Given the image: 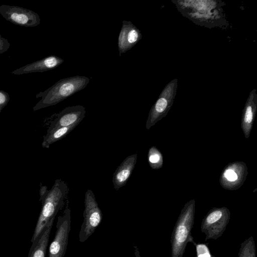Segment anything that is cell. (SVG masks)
<instances>
[{
	"label": "cell",
	"mask_w": 257,
	"mask_h": 257,
	"mask_svg": "<svg viewBox=\"0 0 257 257\" xmlns=\"http://www.w3.org/2000/svg\"><path fill=\"white\" fill-rule=\"evenodd\" d=\"M68 191L66 183L60 179L55 180L50 190L46 186H41L39 192L42 209L31 240V242L38 237L51 219L55 218L58 211L63 207Z\"/></svg>",
	"instance_id": "cell-1"
},
{
	"label": "cell",
	"mask_w": 257,
	"mask_h": 257,
	"mask_svg": "<svg viewBox=\"0 0 257 257\" xmlns=\"http://www.w3.org/2000/svg\"><path fill=\"white\" fill-rule=\"evenodd\" d=\"M89 79L83 76H75L61 79L43 92L36 94L41 100L33 107L36 111L54 105L83 89L89 82Z\"/></svg>",
	"instance_id": "cell-2"
},
{
	"label": "cell",
	"mask_w": 257,
	"mask_h": 257,
	"mask_svg": "<svg viewBox=\"0 0 257 257\" xmlns=\"http://www.w3.org/2000/svg\"><path fill=\"white\" fill-rule=\"evenodd\" d=\"M194 222V203L190 202L182 210L171 237V257H183L186 246L194 240L192 230Z\"/></svg>",
	"instance_id": "cell-3"
},
{
	"label": "cell",
	"mask_w": 257,
	"mask_h": 257,
	"mask_svg": "<svg viewBox=\"0 0 257 257\" xmlns=\"http://www.w3.org/2000/svg\"><path fill=\"white\" fill-rule=\"evenodd\" d=\"M83 221L79 233V241L85 242L94 232L101 223L102 214L92 191L88 189L85 194Z\"/></svg>",
	"instance_id": "cell-4"
},
{
	"label": "cell",
	"mask_w": 257,
	"mask_h": 257,
	"mask_svg": "<svg viewBox=\"0 0 257 257\" xmlns=\"http://www.w3.org/2000/svg\"><path fill=\"white\" fill-rule=\"evenodd\" d=\"M230 220V212L226 208H213L203 218L201 231L205 241L216 240L223 234Z\"/></svg>",
	"instance_id": "cell-5"
},
{
	"label": "cell",
	"mask_w": 257,
	"mask_h": 257,
	"mask_svg": "<svg viewBox=\"0 0 257 257\" xmlns=\"http://www.w3.org/2000/svg\"><path fill=\"white\" fill-rule=\"evenodd\" d=\"M71 210L66 208L58 216L54 238L49 248V257H64L67 250L71 230Z\"/></svg>",
	"instance_id": "cell-6"
},
{
	"label": "cell",
	"mask_w": 257,
	"mask_h": 257,
	"mask_svg": "<svg viewBox=\"0 0 257 257\" xmlns=\"http://www.w3.org/2000/svg\"><path fill=\"white\" fill-rule=\"evenodd\" d=\"M0 14L7 21L16 25L33 27L40 24L39 15L29 9L16 6H0Z\"/></svg>",
	"instance_id": "cell-7"
},
{
	"label": "cell",
	"mask_w": 257,
	"mask_h": 257,
	"mask_svg": "<svg viewBox=\"0 0 257 257\" xmlns=\"http://www.w3.org/2000/svg\"><path fill=\"white\" fill-rule=\"evenodd\" d=\"M85 113V107L80 105L65 108L51 122L47 133L54 128L78 124L84 117Z\"/></svg>",
	"instance_id": "cell-8"
},
{
	"label": "cell",
	"mask_w": 257,
	"mask_h": 257,
	"mask_svg": "<svg viewBox=\"0 0 257 257\" xmlns=\"http://www.w3.org/2000/svg\"><path fill=\"white\" fill-rule=\"evenodd\" d=\"M142 37L140 31L131 21L123 20L118 38L119 56L136 45Z\"/></svg>",
	"instance_id": "cell-9"
},
{
	"label": "cell",
	"mask_w": 257,
	"mask_h": 257,
	"mask_svg": "<svg viewBox=\"0 0 257 257\" xmlns=\"http://www.w3.org/2000/svg\"><path fill=\"white\" fill-rule=\"evenodd\" d=\"M63 62L64 60L60 57L55 55H50L24 65L13 71L11 73L15 75H22L35 72H43L56 68Z\"/></svg>",
	"instance_id": "cell-10"
},
{
	"label": "cell",
	"mask_w": 257,
	"mask_h": 257,
	"mask_svg": "<svg viewBox=\"0 0 257 257\" xmlns=\"http://www.w3.org/2000/svg\"><path fill=\"white\" fill-rule=\"evenodd\" d=\"M136 154L127 157L113 173L112 183L115 190L124 186L130 178L136 164Z\"/></svg>",
	"instance_id": "cell-11"
},
{
	"label": "cell",
	"mask_w": 257,
	"mask_h": 257,
	"mask_svg": "<svg viewBox=\"0 0 257 257\" xmlns=\"http://www.w3.org/2000/svg\"><path fill=\"white\" fill-rule=\"evenodd\" d=\"M177 80H174L167 85L161 94L159 98L153 106L147 122V128H149L156 120L158 114L163 112L169 104V98L173 97L175 94V88Z\"/></svg>",
	"instance_id": "cell-12"
},
{
	"label": "cell",
	"mask_w": 257,
	"mask_h": 257,
	"mask_svg": "<svg viewBox=\"0 0 257 257\" xmlns=\"http://www.w3.org/2000/svg\"><path fill=\"white\" fill-rule=\"evenodd\" d=\"M54 219L55 218L51 219L38 237L32 242L28 257H45Z\"/></svg>",
	"instance_id": "cell-13"
},
{
	"label": "cell",
	"mask_w": 257,
	"mask_h": 257,
	"mask_svg": "<svg viewBox=\"0 0 257 257\" xmlns=\"http://www.w3.org/2000/svg\"><path fill=\"white\" fill-rule=\"evenodd\" d=\"M78 124H74L68 127H61L54 128L47 133L44 137L42 146L44 148H49L51 145L63 139L70 133Z\"/></svg>",
	"instance_id": "cell-14"
},
{
	"label": "cell",
	"mask_w": 257,
	"mask_h": 257,
	"mask_svg": "<svg viewBox=\"0 0 257 257\" xmlns=\"http://www.w3.org/2000/svg\"><path fill=\"white\" fill-rule=\"evenodd\" d=\"M238 257H256V247L252 236L247 238L240 244Z\"/></svg>",
	"instance_id": "cell-15"
},
{
	"label": "cell",
	"mask_w": 257,
	"mask_h": 257,
	"mask_svg": "<svg viewBox=\"0 0 257 257\" xmlns=\"http://www.w3.org/2000/svg\"><path fill=\"white\" fill-rule=\"evenodd\" d=\"M191 243L196 247L195 257H215L210 252L207 245L208 243H196L194 240Z\"/></svg>",
	"instance_id": "cell-16"
},
{
	"label": "cell",
	"mask_w": 257,
	"mask_h": 257,
	"mask_svg": "<svg viewBox=\"0 0 257 257\" xmlns=\"http://www.w3.org/2000/svg\"><path fill=\"white\" fill-rule=\"evenodd\" d=\"M248 104L246 107L245 112L244 114V122L246 123H250L253 118V107L252 105L250 104V99L248 101Z\"/></svg>",
	"instance_id": "cell-17"
},
{
	"label": "cell",
	"mask_w": 257,
	"mask_h": 257,
	"mask_svg": "<svg viewBox=\"0 0 257 257\" xmlns=\"http://www.w3.org/2000/svg\"><path fill=\"white\" fill-rule=\"evenodd\" d=\"M10 95L6 91L0 90V113L10 101Z\"/></svg>",
	"instance_id": "cell-18"
},
{
	"label": "cell",
	"mask_w": 257,
	"mask_h": 257,
	"mask_svg": "<svg viewBox=\"0 0 257 257\" xmlns=\"http://www.w3.org/2000/svg\"><path fill=\"white\" fill-rule=\"evenodd\" d=\"M10 46V43L7 39L3 38L0 35V54H3L8 50Z\"/></svg>",
	"instance_id": "cell-19"
},
{
	"label": "cell",
	"mask_w": 257,
	"mask_h": 257,
	"mask_svg": "<svg viewBox=\"0 0 257 257\" xmlns=\"http://www.w3.org/2000/svg\"><path fill=\"white\" fill-rule=\"evenodd\" d=\"M160 156L154 151V150L151 149L149 153V161L151 164H155L160 160Z\"/></svg>",
	"instance_id": "cell-20"
},
{
	"label": "cell",
	"mask_w": 257,
	"mask_h": 257,
	"mask_svg": "<svg viewBox=\"0 0 257 257\" xmlns=\"http://www.w3.org/2000/svg\"><path fill=\"white\" fill-rule=\"evenodd\" d=\"M225 177L229 181H234L237 179V175L232 170H227L224 173Z\"/></svg>",
	"instance_id": "cell-21"
},
{
	"label": "cell",
	"mask_w": 257,
	"mask_h": 257,
	"mask_svg": "<svg viewBox=\"0 0 257 257\" xmlns=\"http://www.w3.org/2000/svg\"><path fill=\"white\" fill-rule=\"evenodd\" d=\"M134 253H135V257H142L141 256L140 251H139V248L137 247V246L134 245Z\"/></svg>",
	"instance_id": "cell-22"
}]
</instances>
